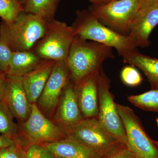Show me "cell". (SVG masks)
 I'll use <instances>...</instances> for the list:
<instances>
[{
	"label": "cell",
	"instance_id": "cell-4",
	"mask_svg": "<svg viewBox=\"0 0 158 158\" xmlns=\"http://www.w3.org/2000/svg\"><path fill=\"white\" fill-rule=\"evenodd\" d=\"M62 128L66 136L81 142L102 157L126 147L105 129L98 117L83 118L77 124Z\"/></svg>",
	"mask_w": 158,
	"mask_h": 158
},
{
	"label": "cell",
	"instance_id": "cell-37",
	"mask_svg": "<svg viewBox=\"0 0 158 158\" xmlns=\"http://www.w3.org/2000/svg\"></svg>",
	"mask_w": 158,
	"mask_h": 158
},
{
	"label": "cell",
	"instance_id": "cell-13",
	"mask_svg": "<svg viewBox=\"0 0 158 158\" xmlns=\"http://www.w3.org/2000/svg\"><path fill=\"white\" fill-rule=\"evenodd\" d=\"M101 72L91 75L77 85H74L78 103L83 118L97 117L98 116V77Z\"/></svg>",
	"mask_w": 158,
	"mask_h": 158
},
{
	"label": "cell",
	"instance_id": "cell-32",
	"mask_svg": "<svg viewBox=\"0 0 158 158\" xmlns=\"http://www.w3.org/2000/svg\"><path fill=\"white\" fill-rule=\"evenodd\" d=\"M154 142L156 146V147L158 149V141H154Z\"/></svg>",
	"mask_w": 158,
	"mask_h": 158
},
{
	"label": "cell",
	"instance_id": "cell-6",
	"mask_svg": "<svg viewBox=\"0 0 158 158\" xmlns=\"http://www.w3.org/2000/svg\"><path fill=\"white\" fill-rule=\"evenodd\" d=\"M138 3V0H115L102 5H93L89 11L109 28L128 36Z\"/></svg>",
	"mask_w": 158,
	"mask_h": 158
},
{
	"label": "cell",
	"instance_id": "cell-35",
	"mask_svg": "<svg viewBox=\"0 0 158 158\" xmlns=\"http://www.w3.org/2000/svg\"><path fill=\"white\" fill-rule=\"evenodd\" d=\"M156 122H157V124L158 125V118H157V119H156Z\"/></svg>",
	"mask_w": 158,
	"mask_h": 158
},
{
	"label": "cell",
	"instance_id": "cell-16",
	"mask_svg": "<svg viewBox=\"0 0 158 158\" xmlns=\"http://www.w3.org/2000/svg\"><path fill=\"white\" fill-rule=\"evenodd\" d=\"M56 158H102L77 140L66 136L59 141L43 144Z\"/></svg>",
	"mask_w": 158,
	"mask_h": 158
},
{
	"label": "cell",
	"instance_id": "cell-22",
	"mask_svg": "<svg viewBox=\"0 0 158 158\" xmlns=\"http://www.w3.org/2000/svg\"><path fill=\"white\" fill-rule=\"evenodd\" d=\"M24 11L20 0H0V17L2 21L11 23Z\"/></svg>",
	"mask_w": 158,
	"mask_h": 158
},
{
	"label": "cell",
	"instance_id": "cell-10",
	"mask_svg": "<svg viewBox=\"0 0 158 158\" xmlns=\"http://www.w3.org/2000/svg\"><path fill=\"white\" fill-rule=\"evenodd\" d=\"M71 80L70 74L65 60L55 63L42 93L36 103L45 116L52 115L63 89Z\"/></svg>",
	"mask_w": 158,
	"mask_h": 158
},
{
	"label": "cell",
	"instance_id": "cell-14",
	"mask_svg": "<svg viewBox=\"0 0 158 158\" xmlns=\"http://www.w3.org/2000/svg\"><path fill=\"white\" fill-rule=\"evenodd\" d=\"M158 24V4L134 19L128 36L136 48L149 46L150 35Z\"/></svg>",
	"mask_w": 158,
	"mask_h": 158
},
{
	"label": "cell",
	"instance_id": "cell-15",
	"mask_svg": "<svg viewBox=\"0 0 158 158\" xmlns=\"http://www.w3.org/2000/svg\"><path fill=\"white\" fill-rule=\"evenodd\" d=\"M56 62L53 60H43L37 67L22 77L24 88L32 104L37 103Z\"/></svg>",
	"mask_w": 158,
	"mask_h": 158
},
{
	"label": "cell",
	"instance_id": "cell-28",
	"mask_svg": "<svg viewBox=\"0 0 158 158\" xmlns=\"http://www.w3.org/2000/svg\"><path fill=\"white\" fill-rule=\"evenodd\" d=\"M136 156L128 149L127 148L123 147L115 152L112 153L102 158H136Z\"/></svg>",
	"mask_w": 158,
	"mask_h": 158
},
{
	"label": "cell",
	"instance_id": "cell-21",
	"mask_svg": "<svg viewBox=\"0 0 158 158\" xmlns=\"http://www.w3.org/2000/svg\"><path fill=\"white\" fill-rule=\"evenodd\" d=\"M130 103L142 110L158 113V89L128 98Z\"/></svg>",
	"mask_w": 158,
	"mask_h": 158
},
{
	"label": "cell",
	"instance_id": "cell-2",
	"mask_svg": "<svg viewBox=\"0 0 158 158\" xmlns=\"http://www.w3.org/2000/svg\"><path fill=\"white\" fill-rule=\"evenodd\" d=\"M48 22L31 13L23 11L11 23L0 24V40L11 52L32 50L44 36Z\"/></svg>",
	"mask_w": 158,
	"mask_h": 158
},
{
	"label": "cell",
	"instance_id": "cell-31",
	"mask_svg": "<svg viewBox=\"0 0 158 158\" xmlns=\"http://www.w3.org/2000/svg\"><path fill=\"white\" fill-rule=\"evenodd\" d=\"M113 1L115 0H93L92 3L94 5H102Z\"/></svg>",
	"mask_w": 158,
	"mask_h": 158
},
{
	"label": "cell",
	"instance_id": "cell-33",
	"mask_svg": "<svg viewBox=\"0 0 158 158\" xmlns=\"http://www.w3.org/2000/svg\"><path fill=\"white\" fill-rule=\"evenodd\" d=\"M20 1H21L22 2L23 4V3L24 2V1H25V0H20Z\"/></svg>",
	"mask_w": 158,
	"mask_h": 158
},
{
	"label": "cell",
	"instance_id": "cell-8",
	"mask_svg": "<svg viewBox=\"0 0 158 158\" xmlns=\"http://www.w3.org/2000/svg\"><path fill=\"white\" fill-rule=\"evenodd\" d=\"M98 113L100 123L105 130L127 147V138L121 118L117 112L113 94L110 92V80L102 70L98 79Z\"/></svg>",
	"mask_w": 158,
	"mask_h": 158
},
{
	"label": "cell",
	"instance_id": "cell-23",
	"mask_svg": "<svg viewBox=\"0 0 158 158\" xmlns=\"http://www.w3.org/2000/svg\"><path fill=\"white\" fill-rule=\"evenodd\" d=\"M120 77L123 84L130 87L138 86L143 81L140 73L135 67L131 65L123 67Z\"/></svg>",
	"mask_w": 158,
	"mask_h": 158
},
{
	"label": "cell",
	"instance_id": "cell-29",
	"mask_svg": "<svg viewBox=\"0 0 158 158\" xmlns=\"http://www.w3.org/2000/svg\"><path fill=\"white\" fill-rule=\"evenodd\" d=\"M16 144V140L0 134V150Z\"/></svg>",
	"mask_w": 158,
	"mask_h": 158
},
{
	"label": "cell",
	"instance_id": "cell-5",
	"mask_svg": "<svg viewBox=\"0 0 158 158\" xmlns=\"http://www.w3.org/2000/svg\"><path fill=\"white\" fill-rule=\"evenodd\" d=\"M75 36L72 27L54 19L48 22L44 36L35 44L32 50L42 60H65Z\"/></svg>",
	"mask_w": 158,
	"mask_h": 158
},
{
	"label": "cell",
	"instance_id": "cell-30",
	"mask_svg": "<svg viewBox=\"0 0 158 158\" xmlns=\"http://www.w3.org/2000/svg\"><path fill=\"white\" fill-rule=\"evenodd\" d=\"M6 75L2 73L0 75V99L4 100V94L6 89Z\"/></svg>",
	"mask_w": 158,
	"mask_h": 158
},
{
	"label": "cell",
	"instance_id": "cell-3",
	"mask_svg": "<svg viewBox=\"0 0 158 158\" xmlns=\"http://www.w3.org/2000/svg\"><path fill=\"white\" fill-rule=\"evenodd\" d=\"M72 27L76 36L85 40H90L116 50L123 58L136 48L128 36L113 31L99 21L90 11H78Z\"/></svg>",
	"mask_w": 158,
	"mask_h": 158
},
{
	"label": "cell",
	"instance_id": "cell-34",
	"mask_svg": "<svg viewBox=\"0 0 158 158\" xmlns=\"http://www.w3.org/2000/svg\"><path fill=\"white\" fill-rule=\"evenodd\" d=\"M89 1L91 2V3H92V2H93V0H89Z\"/></svg>",
	"mask_w": 158,
	"mask_h": 158
},
{
	"label": "cell",
	"instance_id": "cell-9",
	"mask_svg": "<svg viewBox=\"0 0 158 158\" xmlns=\"http://www.w3.org/2000/svg\"><path fill=\"white\" fill-rule=\"evenodd\" d=\"M21 127L23 137L29 144L43 145L66 136L62 128L46 116L36 103L32 104L31 114Z\"/></svg>",
	"mask_w": 158,
	"mask_h": 158
},
{
	"label": "cell",
	"instance_id": "cell-27",
	"mask_svg": "<svg viewBox=\"0 0 158 158\" xmlns=\"http://www.w3.org/2000/svg\"><path fill=\"white\" fill-rule=\"evenodd\" d=\"M158 4V0H138V9L134 19Z\"/></svg>",
	"mask_w": 158,
	"mask_h": 158
},
{
	"label": "cell",
	"instance_id": "cell-11",
	"mask_svg": "<svg viewBox=\"0 0 158 158\" xmlns=\"http://www.w3.org/2000/svg\"><path fill=\"white\" fill-rule=\"evenodd\" d=\"M6 75L4 100L14 118L23 122L31 114L32 104L29 102L24 88L22 77Z\"/></svg>",
	"mask_w": 158,
	"mask_h": 158
},
{
	"label": "cell",
	"instance_id": "cell-36",
	"mask_svg": "<svg viewBox=\"0 0 158 158\" xmlns=\"http://www.w3.org/2000/svg\"><path fill=\"white\" fill-rule=\"evenodd\" d=\"M2 73H2L0 72V75H1L2 74Z\"/></svg>",
	"mask_w": 158,
	"mask_h": 158
},
{
	"label": "cell",
	"instance_id": "cell-1",
	"mask_svg": "<svg viewBox=\"0 0 158 158\" xmlns=\"http://www.w3.org/2000/svg\"><path fill=\"white\" fill-rule=\"evenodd\" d=\"M112 49L99 43L88 42L76 36L65 60L71 81L74 85L101 71L105 60L114 58Z\"/></svg>",
	"mask_w": 158,
	"mask_h": 158
},
{
	"label": "cell",
	"instance_id": "cell-26",
	"mask_svg": "<svg viewBox=\"0 0 158 158\" xmlns=\"http://www.w3.org/2000/svg\"><path fill=\"white\" fill-rule=\"evenodd\" d=\"M12 52L9 48L0 40V72L6 73Z\"/></svg>",
	"mask_w": 158,
	"mask_h": 158
},
{
	"label": "cell",
	"instance_id": "cell-24",
	"mask_svg": "<svg viewBox=\"0 0 158 158\" xmlns=\"http://www.w3.org/2000/svg\"><path fill=\"white\" fill-rule=\"evenodd\" d=\"M26 158H56L50 151L43 145L30 144L26 148Z\"/></svg>",
	"mask_w": 158,
	"mask_h": 158
},
{
	"label": "cell",
	"instance_id": "cell-17",
	"mask_svg": "<svg viewBox=\"0 0 158 158\" xmlns=\"http://www.w3.org/2000/svg\"><path fill=\"white\" fill-rule=\"evenodd\" d=\"M42 60L32 49L12 52L6 74L22 77L37 67Z\"/></svg>",
	"mask_w": 158,
	"mask_h": 158
},
{
	"label": "cell",
	"instance_id": "cell-7",
	"mask_svg": "<svg viewBox=\"0 0 158 158\" xmlns=\"http://www.w3.org/2000/svg\"><path fill=\"white\" fill-rule=\"evenodd\" d=\"M116 109L125 130L127 148L136 157L158 158V149L145 132L141 121L131 109L116 103Z\"/></svg>",
	"mask_w": 158,
	"mask_h": 158
},
{
	"label": "cell",
	"instance_id": "cell-25",
	"mask_svg": "<svg viewBox=\"0 0 158 158\" xmlns=\"http://www.w3.org/2000/svg\"><path fill=\"white\" fill-rule=\"evenodd\" d=\"M26 148L16 141V144L0 150V158H26Z\"/></svg>",
	"mask_w": 158,
	"mask_h": 158
},
{
	"label": "cell",
	"instance_id": "cell-20",
	"mask_svg": "<svg viewBox=\"0 0 158 158\" xmlns=\"http://www.w3.org/2000/svg\"><path fill=\"white\" fill-rule=\"evenodd\" d=\"M4 100L0 99V134L15 139L19 137V127Z\"/></svg>",
	"mask_w": 158,
	"mask_h": 158
},
{
	"label": "cell",
	"instance_id": "cell-18",
	"mask_svg": "<svg viewBox=\"0 0 158 158\" xmlns=\"http://www.w3.org/2000/svg\"><path fill=\"white\" fill-rule=\"evenodd\" d=\"M123 61L142 71L152 89H158V59L143 55L136 48L123 58Z\"/></svg>",
	"mask_w": 158,
	"mask_h": 158
},
{
	"label": "cell",
	"instance_id": "cell-12",
	"mask_svg": "<svg viewBox=\"0 0 158 158\" xmlns=\"http://www.w3.org/2000/svg\"><path fill=\"white\" fill-rule=\"evenodd\" d=\"M55 112V123L62 128L69 127L83 119L75 86L71 80L63 89Z\"/></svg>",
	"mask_w": 158,
	"mask_h": 158
},
{
	"label": "cell",
	"instance_id": "cell-19",
	"mask_svg": "<svg viewBox=\"0 0 158 158\" xmlns=\"http://www.w3.org/2000/svg\"><path fill=\"white\" fill-rule=\"evenodd\" d=\"M60 0H25L23 3L24 11L35 15L47 22L55 19Z\"/></svg>",
	"mask_w": 158,
	"mask_h": 158
}]
</instances>
